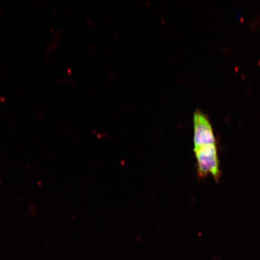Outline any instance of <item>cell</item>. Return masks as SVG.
Here are the masks:
<instances>
[{"label":"cell","instance_id":"cell-1","mask_svg":"<svg viewBox=\"0 0 260 260\" xmlns=\"http://www.w3.org/2000/svg\"><path fill=\"white\" fill-rule=\"evenodd\" d=\"M193 149L197 158L198 177L203 179L210 174L214 180L218 182L222 174L220 170L217 144L204 145Z\"/></svg>","mask_w":260,"mask_h":260},{"label":"cell","instance_id":"cell-2","mask_svg":"<svg viewBox=\"0 0 260 260\" xmlns=\"http://www.w3.org/2000/svg\"><path fill=\"white\" fill-rule=\"evenodd\" d=\"M193 125V149L204 145L217 144L212 125L207 116L203 112L197 110L194 113Z\"/></svg>","mask_w":260,"mask_h":260}]
</instances>
